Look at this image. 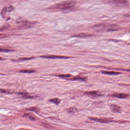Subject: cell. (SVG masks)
<instances>
[{"label":"cell","mask_w":130,"mask_h":130,"mask_svg":"<svg viewBox=\"0 0 130 130\" xmlns=\"http://www.w3.org/2000/svg\"><path fill=\"white\" fill-rule=\"evenodd\" d=\"M75 4L74 2L66 1L58 4L56 6V8L62 10H68L72 9Z\"/></svg>","instance_id":"6da1fadb"},{"label":"cell","mask_w":130,"mask_h":130,"mask_svg":"<svg viewBox=\"0 0 130 130\" xmlns=\"http://www.w3.org/2000/svg\"><path fill=\"white\" fill-rule=\"evenodd\" d=\"M89 118V119L92 120V121L102 123H107L111 122H119V121H116L112 120L110 119L98 118H93V117H90Z\"/></svg>","instance_id":"7a4b0ae2"},{"label":"cell","mask_w":130,"mask_h":130,"mask_svg":"<svg viewBox=\"0 0 130 130\" xmlns=\"http://www.w3.org/2000/svg\"><path fill=\"white\" fill-rule=\"evenodd\" d=\"M35 24L34 22H30L28 21H23L21 25L18 27V29H25L30 28Z\"/></svg>","instance_id":"3957f363"},{"label":"cell","mask_w":130,"mask_h":130,"mask_svg":"<svg viewBox=\"0 0 130 130\" xmlns=\"http://www.w3.org/2000/svg\"><path fill=\"white\" fill-rule=\"evenodd\" d=\"M41 58H49V59H67L70 57L62 56L52 55H48L41 56H40Z\"/></svg>","instance_id":"277c9868"},{"label":"cell","mask_w":130,"mask_h":130,"mask_svg":"<svg viewBox=\"0 0 130 130\" xmlns=\"http://www.w3.org/2000/svg\"><path fill=\"white\" fill-rule=\"evenodd\" d=\"M110 109L112 112L115 113H120L121 108L120 106L115 104H112L110 105Z\"/></svg>","instance_id":"5b68a950"},{"label":"cell","mask_w":130,"mask_h":130,"mask_svg":"<svg viewBox=\"0 0 130 130\" xmlns=\"http://www.w3.org/2000/svg\"><path fill=\"white\" fill-rule=\"evenodd\" d=\"M110 95L112 97H116L120 99H126L130 96L128 94L124 93H114Z\"/></svg>","instance_id":"8992f818"},{"label":"cell","mask_w":130,"mask_h":130,"mask_svg":"<svg viewBox=\"0 0 130 130\" xmlns=\"http://www.w3.org/2000/svg\"><path fill=\"white\" fill-rule=\"evenodd\" d=\"M98 92L97 91H89V92H86L84 93V94L86 95L91 96H100L101 95L98 94Z\"/></svg>","instance_id":"52a82bcc"},{"label":"cell","mask_w":130,"mask_h":130,"mask_svg":"<svg viewBox=\"0 0 130 130\" xmlns=\"http://www.w3.org/2000/svg\"><path fill=\"white\" fill-rule=\"evenodd\" d=\"M102 73L105 75H118L120 74L119 72H114V71H102Z\"/></svg>","instance_id":"ba28073f"},{"label":"cell","mask_w":130,"mask_h":130,"mask_svg":"<svg viewBox=\"0 0 130 130\" xmlns=\"http://www.w3.org/2000/svg\"><path fill=\"white\" fill-rule=\"evenodd\" d=\"M50 102L54 103L56 105H58L61 102V100L58 98H55L54 99H51L49 100Z\"/></svg>","instance_id":"9c48e42d"},{"label":"cell","mask_w":130,"mask_h":130,"mask_svg":"<svg viewBox=\"0 0 130 130\" xmlns=\"http://www.w3.org/2000/svg\"><path fill=\"white\" fill-rule=\"evenodd\" d=\"M27 110L30 111H34V112L37 113H38L40 111V109L38 108L35 107H32L30 108H28Z\"/></svg>","instance_id":"30bf717a"},{"label":"cell","mask_w":130,"mask_h":130,"mask_svg":"<svg viewBox=\"0 0 130 130\" xmlns=\"http://www.w3.org/2000/svg\"><path fill=\"white\" fill-rule=\"evenodd\" d=\"M92 35L88 34H85V33H81V34H78L77 35L75 36V37H79V38H84V37H88L91 36Z\"/></svg>","instance_id":"8fae6325"},{"label":"cell","mask_w":130,"mask_h":130,"mask_svg":"<svg viewBox=\"0 0 130 130\" xmlns=\"http://www.w3.org/2000/svg\"><path fill=\"white\" fill-rule=\"evenodd\" d=\"M86 78H83V77H76L75 78H73L71 79L70 80H72V81H76V80H80V81H85L86 80Z\"/></svg>","instance_id":"7c38bea8"},{"label":"cell","mask_w":130,"mask_h":130,"mask_svg":"<svg viewBox=\"0 0 130 130\" xmlns=\"http://www.w3.org/2000/svg\"><path fill=\"white\" fill-rule=\"evenodd\" d=\"M19 72H21V73H34V72H35V71L34 70H21Z\"/></svg>","instance_id":"4fadbf2b"},{"label":"cell","mask_w":130,"mask_h":130,"mask_svg":"<svg viewBox=\"0 0 130 130\" xmlns=\"http://www.w3.org/2000/svg\"><path fill=\"white\" fill-rule=\"evenodd\" d=\"M9 27V24H5L3 26H0V32L3 31L5 29H7Z\"/></svg>","instance_id":"5bb4252c"},{"label":"cell","mask_w":130,"mask_h":130,"mask_svg":"<svg viewBox=\"0 0 130 130\" xmlns=\"http://www.w3.org/2000/svg\"><path fill=\"white\" fill-rule=\"evenodd\" d=\"M33 58H34V57H30V58H20V59H18V60H13L15 61H24L28 60H31V59Z\"/></svg>","instance_id":"9a60e30c"},{"label":"cell","mask_w":130,"mask_h":130,"mask_svg":"<svg viewBox=\"0 0 130 130\" xmlns=\"http://www.w3.org/2000/svg\"><path fill=\"white\" fill-rule=\"evenodd\" d=\"M23 116L24 117H28L30 120H32V121H34L35 120V118L33 117L32 115H31L29 113L25 114Z\"/></svg>","instance_id":"2e32d148"},{"label":"cell","mask_w":130,"mask_h":130,"mask_svg":"<svg viewBox=\"0 0 130 130\" xmlns=\"http://www.w3.org/2000/svg\"><path fill=\"white\" fill-rule=\"evenodd\" d=\"M7 11H8V10H7V7H5L3 8L1 12V15H2L3 17L4 18V16H5V15H6Z\"/></svg>","instance_id":"e0dca14e"},{"label":"cell","mask_w":130,"mask_h":130,"mask_svg":"<svg viewBox=\"0 0 130 130\" xmlns=\"http://www.w3.org/2000/svg\"><path fill=\"white\" fill-rule=\"evenodd\" d=\"M58 76L61 77V78H70V77H71V75L69 74H67V75H59Z\"/></svg>","instance_id":"ac0fdd59"},{"label":"cell","mask_w":130,"mask_h":130,"mask_svg":"<svg viewBox=\"0 0 130 130\" xmlns=\"http://www.w3.org/2000/svg\"><path fill=\"white\" fill-rule=\"evenodd\" d=\"M77 111V109L75 108H69L67 110V111L69 113H74Z\"/></svg>","instance_id":"d6986e66"},{"label":"cell","mask_w":130,"mask_h":130,"mask_svg":"<svg viewBox=\"0 0 130 130\" xmlns=\"http://www.w3.org/2000/svg\"><path fill=\"white\" fill-rule=\"evenodd\" d=\"M12 51V50L8 49H2V48H0V52H9Z\"/></svg>","instance_id":"ffe728a7"},{"label":"cell","mask_w":130,"mask_h":130,"mask_svg":"<svg viewBox=\"0 0 130 130\" xmlns=\"http://www.w3.org/2000/svg\"><path fill=\"white\" fill-rule=\"evenodd\" d=\"M7 10H8V11L9 12H12L14 10V7L12 6H10L7 8Z\"/></svg>","instance_id":"44dd1931"}]
</instances>
